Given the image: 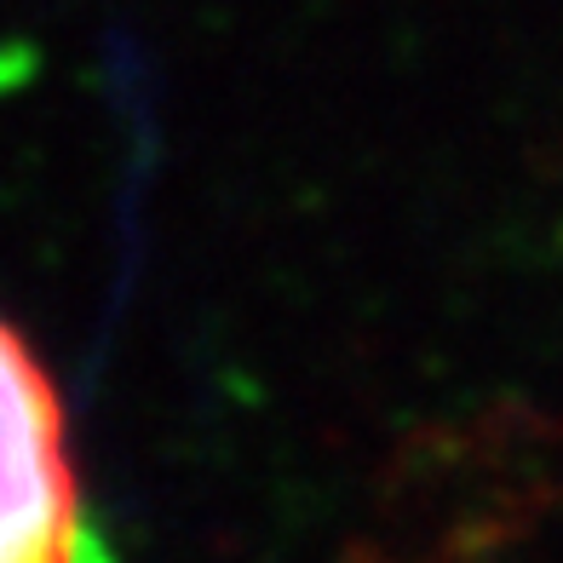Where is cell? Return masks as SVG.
<instances>
[{
  "label": "cell",
  "mask_w": 563,
  "mask_h": 563,
  "mask_svg": "<svg viewBox=\"0 0 563 563\" xmlns=\"http://www.w3.org/2000/svg\"><path fill=\"white\" fill-rule=\"evenodd\" d=\"M0 563H81V489L64 397L0 317Z\"/></svg>",
  "instance_id": "1"
}]
</instances>
